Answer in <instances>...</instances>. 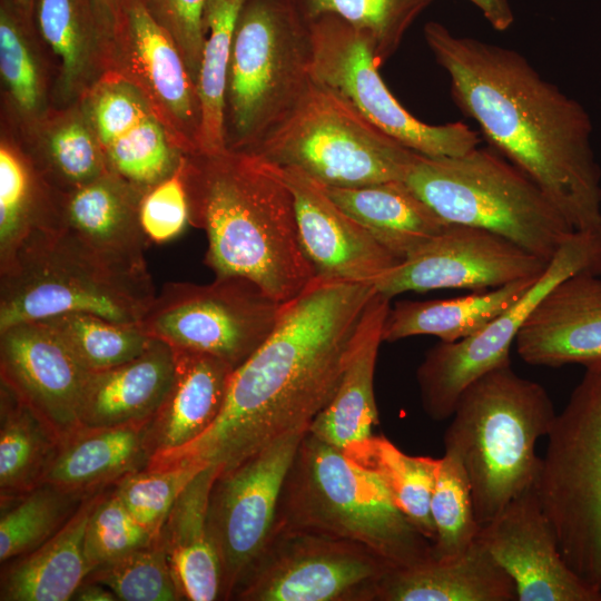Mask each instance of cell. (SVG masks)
<instances>
[{"mask_svg": "<svg viewBox=\"0 0 601 601\" xmlns=\"http://www.w3.org/2000/svg\"><path fill=\"white\" fill-rule=\"evenodd\" d=\"M156 295L149 273L110 264L65 229L41 228L0 267V332L71 312L139 324Z\"/></svg>", "mask_w": 601, "mask_h": 601, "instance_id": "8992f818", "label": "cell"}, {"mask_svg": "<svg viewBox=\"0 0 601 601\" xmlns=\"http://www.w3.org/2000/svg\"><path fill=\"white\" fill-rule=\"evenodd\" d=\"M13 2L28 18L33 19L35 0H13Z\"/></svg>", "mask_w": 601, "mask_h": 601, "instance_id": "f5cc1de1", "label": "cell"}, {"mask_svg": "<svg viewBox=\"0 0 601 601\" xmlns=\"http://www.w3.org/2000/svg\"><path fill=\"white\" fill-rule=\"evenodd\" d=\"M247 152L331 187L404 181L418 154L313 79L285 119Z\"/></svg>", "mask_w": 601, "mask_h": 601, "instance_id": "9c48e42d", "label": "cell"}, {"mask_svg": "<svg viewBox=\"0 0 601 601\" xmlns=\"http://www.w3.org/2000/svg\"><path fill=\"white\" fill-rule=\"evenodd\" d=\"M1 384L29 406L59 442L80 428L79 411L90 372L45 322L0 332Z\"/></svg>", "mask_w": 601, "mask_h": 601, "instance_id": "ffe728a7", "label": "cell"}, {"mask_svg": "<svg viewBox=\"0 0 601 601\" xmlns=\"http://www.w3.org/2000/svg\"><path fill=\"white\" fill-rule=\"evenodd\" d=\"M431 515L435 528L432 559L436 561L464 554L481 531L465 470L460 460L449 453L439 459Z\"/></svg>", "mask_w": 601, "mask_h": 601, "instance_id": "60d3db41", "label": "cell"}, {"mask_svg": "<svg viewBox=\"0 0 601 601\" xmlns=\"http://www.w3.org/2000/svg\"><path fill=\"white\" fill-rule=\"evenodd\" d=\"M374 601H518V597L512 579L477 536L456 559L392 569Z\"/></svg>", "mask_w": 601, "mask_h": 601, "instance_id": "4316f807", "label": "cell"}, {"mask_svg": "<svg viewBox=\"0 0 601 601\" xmlns=\"http://www.w3.org/2000/svg\"><path fill=\"white\" fill-rule=\"evenodd\" d=\"M183 161L173 175L149 188L142 196L140 220L149 242L161 244L171 240L189 224Z\"/></svg>", "mask_w": 601, "mask_h": 601, "instance_id": "7dc6e473", "label": "cell"}, {"mask_svg": "<svg viewBox=\"0 0 601 601\" xmlns=\"http://www.w3.org/2000/svg\"><path fill=\"white\" fill-rule=\"evenodd\" d=\"M297 9L312 20L335 14L366 31L374 42L378 67L398 49L415 19L434 0H293Z\"/></svg>", "mask_w": 601, "mask_h": 601, "instance_id": "b9f144b4", "label": "cell"}, {"mask_svg": "<svg viewBox=\"0 0 601 601\" xmlns=\"http://www.w3.org/2000/svg\"><path fill=\"white\" fill-rule=\"evenodd\" d=\"M308 23L312 79L337 92L385 134L427 157H455L480 145L479 134L461 121L428 125L412 116L380 76L366 31L335 14Z\"/></svg>", "mask_w": 601, "mask_h": 601, "instance_id": "7c38bea8", "label": "cell"}, {"mask_svg": "<svg viewBox=\"0 0 601 601\" xmlns=\"http://www.w3.org/2000/svg\"><path fill=\"white\" fill-rule=\"evenodd\" d=\"M72 599L78 600V601H115L117 600L112 591H110L105 585L98 582H93V581H87L86 583H82L76 591Z\"/></svg>", "mask_w": 601, "mask_h": 601, "instance_id": "f907efd6", "label": "cell"}, {"mask_svg": "<svg viewBox=\"0 0 601 601\" xmlns=\"http://www.w3.org/2000/svg\"><path fill=\"white\" fill-rule=\"evenodd\" d=\"M274 530L354 542L393 569L432 559L431 541L396 506L382 480L308 432L286 476Z\"/></svg>", "mask_w": 601, "mask_h": 601, "instance_id": "5b68a950", "label": "cell"}, {"mask_svg": "<svg viewBox=\"0 0 601 601\" xmlns=\"http://www.w3.org/2000/svg\"><path fill=\"white\" fill-rule=\"evenodd\" d=\"M374 284L316 278L284 303L265 342L230 376L223 407L193 442L147 467L193 466L218 475L278 437L308 428L334 395Z\"/></svg>", "mask_w": 601, "mask_h": 601, "instance_id": "6da1fadb", "label": "cell"}, {"mask_svg": "<svg viewBox=\"0 0 601 601\" xmlns=\"http://www.w3.org/2000/svg\"><path fill=\"white\" fill-rule=\"evenodd\" d=\"M42 322L90 373L134 359L152 341L138 324H121L90 313H63Z\"/></svg>", "mask_w": 601, "mask_h": 601, "instance_id": "ab89813d", "label": "cell"}, {"mask_svg": "<svg viewBox=\"0 0 601 601\" xmlns=\"http://www.w3.org/2000/svg\"><path fill=\"white\" fill-rule=\"evenodd\" d=\"M307 428L289 432L234 467L211 487L208 525L223 573L221 597L237 584L267 545L282 490Z\"/></svg>", "mask_w": 601, "mask_h": 601, "instance_id": "9a60e30c", "label": "cell"}, {"mask_svg": "<svg viewBox=\"0 0 601 601\" xmlns=\"http://www.w3.org/2000/svg\"><path fill=\"white\" fill-rule=\"evenodd\" d=\"M108 169L145 193L173 175L185 154L144 95L107 71L78 101Z\"/></svg>", "mask_w": 601, "mask_h": 601, "instance_id": "ac0fdd59", "label": "cell"}, {"mask_svg": "<svg viewBox=\"0 0 601 601\" xmlns=\"http://www.w3.org/2000/svg\"><path fill=\"white\" fill-rule=\"evenodd\" d=\"M556 414L546 390L518 375L511 364L462 392L444 433V453L465 470L481 528L536 485L542 465L536 442L548 436Z\"/></svg>", "mask_w": 601, "mask_h": 601, "instance_id": "277c9868", "label": "cell"}, {"mask_svg": "<svg viewBox=\"0 0 601 601\" xmlns=\"http://www.w3.org/2000/svg\"><path fill=\"white\" fill-rule=\"evenodd\" d=\"M272 167L293 194L299 240L316 278L374 284L402 262L336 205L319 183L296 168Z\"/></svg>", "mask_w": 601, "mask_h": 601, "instance_id": "44dd1931", "label": "cell"}, {"mask_svg": "<svg viewBox=\"0 0 601 601\" xmlns=\"http://www.w3.org/2000/svg\"><path fill=\"white\" fill-rule=\"evenodd\" d=\"M72 493L49 484H41L24 494L23 500L0 519V560L24 555L60 528Z\"/></svg>", "mask_w": 601, "mask_h": 601, "instance_id": "ee69618b", "label": "cell"}, {"mask_svg": "<svg viewBox=\"0 0 601 601\" xmlns=\"http://www.w3.org/2000/svg\"><path fill=\"white\" fill-rule=\"evenodd\" d=\"M155 538L136 520L116 492L102 500L97 499L85 535V554L90 572Z\"/></svg>", "mask_w": 601, "mask_h": 601, "instance_id": "bcb514c9", "label": "cell"}, {"mask_svg": "<svg viewBox=\"0 0 601 601\" xmlns=\"http://www.w3.org/2000/svg\"><path fill=\"white\" fill-rule=\"evenodd\" d=\"M104 19L112 29L114 20L122 0H96Z\"/></svg>", "mask_w": 601, "mask_h": 601, "instance_id": "816d5d0a", "label": "cell"}, {"mask_svg": "<svg viewBox=\"0 0 601 601\" xmlns=\"http://www.w3.org/2000/svg\"><path fill=\"white\" fill-rule=\"evenodd\" d=\"M98 497L88 501L49 540L19 556L1 580L2 601H67L90 573L85 535Z\"/></svg>", "mask_w": 601, "mask_h": 601, "instance_id": "1f68e13d", "label": "cell"}, {"mask_svg": "<svg viewBox=\"0 0 601 601\" xmlns=\"http://www.w3.org/2000/svg\"><path fill=\"white\" fill-rule=\"evenodd\" d=\"M549 263L493 231L449 224L442 233L377 278L374 286L390 299L406 292L440 288L483 292L538 277Z\"/></svg>", "mask_w": 601, "mask_h": 601, "instance_id": "e0dca14e", "label": "cell"}, {"mask_svg": "<svg viewBox=\"0 0 601 601\" xmlns=\"http://www.w3.org/2000/svg\"><path fill=\"white\" fill-rule=\"evenodd\" d=\"M480 540L512 579L518 601H601L564 561L536 485L481 528Z\"/></svg>", "mask_w": 601, "mask_h": 601, "instance_id": "d6986e66", "label": "cell"}, {"mask_svg": "<svg viewBox=\"0 0 601 601\" xmlns=\"http://www.w3.org/2000/svg\"><path fill=\"white\" fill-rule=\"evenodd\" d=\"M540 276L454 298L396 302L386 315L383 342L418 335L436 336L445 343L464 339L515 303Z\"/></svg>", "mask_w": 601, "mask_h": 601, "instance_id": "d6a6232c", "label": "cell"}, {"mask_svg": "<svg viewBox=\"0 0 601 601\" xmlns=\"http://www.w3.org/2000/svg\"><path fill=\"white\" fill-rule=\"evenodd\" d=\"M217 476L210 467L197 473L177 497L160 533L181 599L221 597V564L208 525L209 496Z\"/></svg>", "mask_w": 601, "mask_h": 601, "instance_id": "83f0119b", "label": "cell"}, {"mask_svg": "<svg viewBox=\"0 0 601 601\" xmlns=\"http://www.w3.org/2000/svg\"><path fill=\"white\" fill-rule=\"evenodd\" d=\"M36 29L59 62L55 99L77 104L110 69L111 29L96 0H35Z\"/></svg>", "mask_w": 601, "mask_h": 601, "instance_id": "cb8c5ba5", "label": "cell"}, {"mask_svg": "<svg viewBox=\"0 0 601 601\" xmlns=\"http://www.w3.org/2000/svg\"><path fill=\"white\" fill-rule=\"evenodd\" d=\"M175 368L174 348L152 338L134 359L91 372L82 392L80 427L151 421L171 388Z\"/></svg>", "mask_w": 601, "mask_h": 601, "instance_id": "d4e9b609", "label": "cell"}, {"mask_svg": "<svg viewBox=\"0 0 601 601\" xmlns=\"http://www.w3.org/2000/svg\"><path fill=\"white\" fill-rule=\"evenodd\" d=\"M151 421L76 430L59 442L41 484L76 494L134 472L150 456Z\"/></svg>", "mask_w": 601, "mask_h": 601, "instance_id": "f546056e", "label": "cell"}, {"mask_svg": "<svg viewBox=\"0 0 601 601\" xmlns=\"http://www.w3.org/2000/svg\"><path fill=\"white\" fill-rule=\"evenodd\" d=\"M484 16L486 21L497 31L508 30L514 14L509 0H469Z\"/></svg>", "mask_w": 601, "mask_h": 601, "instance_id": "681fc988", "label": "cell"}, {"mask_svg": "<svg viewBox=\"0 0 601 601\" xmlns=\"http://www.w3.org/2000/svg\"><path fill=\"white\" fill-rule=\"evenodd\" d=\"M245 0H207L206 39L197 80L200 105L199 152L226 150L225 95L236 22Z\"/></svg>", "mask_w": 601, "mask_h": 601, "instance_id": "74e56055", "label": "cell"}, {"mask_svg": "<svg viewBox=\"0 0 601 601\" xmlns=\"http://www.w3.org/2000/svg\"><path fill=\"white\" fill-rule=\"evenodd\" d=\"M514 345L530 365H601V278L578 273L552 287L524 321Z\"/></svg>", "mask_w": 601, "mask_h": 601, "instance_id": "7402d4cb", "label": "cell"}, {"mask_svg": "<svg viewBox=\"0 0 601 601\" xmlns=\"http://www.w3.org/2000/svg\"><path fill=\"white\" fill-rule=\"evenodd\" d=\"M87 579L105 585L121 601L181 599L160 535L97 566Z\"/></svg>", "mask_w": 601, "mask_h": 601, "instance_id": "7bdbcfd3", "label": "cell"}, {"mask_svg": "<svg viewBox=\"0 0 601 601\" xmlns=\"http://www.w3.org/2000/svg\"><path fill=\"white\" fill-rule=\"evenodd\" d=\"M392 569L354 542L274 530L231 597L243 601H374Z\"/></svg>", "mask_w": 601, "mask_h": 601, "instance_id": "5bb4252c", "label": "cell"}, {"mask_svg": "<svg viewBox=\"0 0 601 601\" xmlns=\"http://www.w3.org/2000/svg\"><path fill=\"white\" fill-rule=\"evenodd\" d=\"M174 351V382L150 424V456L185 446L213 424L223 407L235 370L209 354Z\"/></svg>", "mask_w": 601, "mask_h": 601, "instance_id": "f1b7e54d", "label": "cell"}, {"mask_svg": "<svg viewBox=\"0 0 601 601\" xmlns=\"http://www.w3.org/2000/svg\"><path fill=\"white\" fill-rule=\"evenodd\" d=\"M55 190L16 142L0 144V267L35 230L55 220Z\"/></svg>", "mask_w": 601, "mask_h": 601, "instance_id": "e575fe53", "label": "cell"}, {"mask_svg": "<svg viewBox=\"0 0 601 601\" xmlns=\"http://www.w3.org/2000/svg\"><path fill=\"white\" fill-rule=\"evenodd\" d=\"M35 21L0 0V73L10 104L27 129L48 112L46 80L33 38Z\"/></svg>", "mask_w": 601, "mask_h": 601, "instance_id": "f35d334b", "label": "cell"}, {"mask_svg": "<svg viewBox=\"0 0 601 601\" xmlns=\"http://www.w3.org/2000/svg\"><path fill=\"white\" fill-rule=\"evenodd\" d=\"M404 183L444 221L493 231L546 262L575 233L524 171L487 148L417 154Z\"/></svg>", "mask_w": 601, "mask_h": 601, "instance_id": "52a82bcc", "label": "cell"}, {"mask_svg": "<svg viewBox=\"0 0 601 601\" xmlns=\"http://www.w3.org/2000/svg\"><path fill=\"white\" fill-rule=\"evenodd\" d=\"M390 307L391 299L375 292L364 311L339 384L307 428L339 451L371 437L373 427L378 424L374 373Z\"/></svg>", "mask_w": 601, "mask_h": 601, "instance_id": "484cf974", "label": "cell"}, {"mask_svg": "<svg viewBox=\"0 0 601 601\" xmlns=\"http://www.w3.org/2000/svg\"><path fill=\"white\" fill-rule=\"evenodd\" d=\"M546 437L541 504L566 564L601 591V365L585 368Z\"/></svg>", "mask_w": 601, "mask_h": 601, "instance_id": "30bf717a", "label": "cell"}, {"mask_svg": "<svg viewBox=\"0 0 601 601\" xmlns=\"http://www.w3.org/2000/svg\"><path fill=\"white\" fill-rule=\"evenodd\" d=\"M27 132L37 140L23 150L56 191H70L110 171L79 102L49 110Z\"/></svg>", "mask_w": 601, "mask_h": 601, "instance_id": "836d02e7", "label": "cell"}, {"mask_svg": "<svg viewBox=\"0 0 601 601\" xmlns=\"http://www.w3.org/2000/svg\"><path fill=\"white\" fill-rule=\"evenodd\" d=\"M144 194L111 171L70 191L55 190L51 227L70 233L117 267L148 273L145 249L149 239L140 220Z\"/></svg>", "mask_w": 601, "mask_h": 601, "instance_id": "603a6c76", "label": "cell"}, {"mask_svg": "<svg viewBox=\"0 0 601 601\" xmlns=\"http://www.w3.org/2000/svg\"><path fill=\"white\" fill-rule=\"evenodd\" d=\"M424 38L455 105L550 198L574 231L601 230L600 171L584 109L518 51L430 21Z\"/></svg>", "mask_w": 601, "mask_h": 601, "instance_id": "7a4b0ae2", "label": "cell"}, {"mask_svg": "<svg viewBox=\"0 0 601 601\" xmlns=\"http://www.w3.org/2000/svg\"><path fill=\"white\" fill-rule=\"evenodd\" d=\"M110 69L148 100L185 155L199 152L197 87L166 28L144 0H122L114 20Z\"/></svg>", "mask_w": 601, "mask_h": 601, "instance_id": "2e32d148", "label": "cell"}, {"mask_svg": "<svg viewBox=\"0 0 601 601\" xmlns=\"http://www.w3.org/2000/svg\"><path fill=\"white\" fill-rule=\"evenodd\" d=\"M342 452L382 480L396 506L432 544L431 499L439 459L408 455L384 435H372Z\"/></svg>", "mask_w": 601, "mask_h": 601, "instance_id": "d590c367", "label": "cell"}, {"mask_svg": "<svg viewBox=\"0 0 601 601\" xmlns=\"http://www.w3.org/2000/svg\"><path fill=\"white\" fill-rule=\"evenodd\" d=\"M322 186L336 205L401 260L449 225L401 180L362 187Z\"/></svg>", "mask_w": 601, "mask_h": 601, "instance_id": "4dcf8cb0", "label": "cell"}, {"mask_svg": "<svg viewBox=\"0 0 601 601\" xmlns=\"http://www.w3.org/2000/svg\"><path fill=\"white\" fill-rule=\"evenodd\" d=\"M200 471L180 465L130 472L121 477L115 492L136 520L158 536L177 497Z\"/></svg>", "mask_w": 601, "mask_h": 601, "instance_id": "f6af8a7d", "label": "cell"}, {"mask_svg": "<svg viewBox=\"0 0 601 601\" xmlns=\"http://www.w3.org/2000/svg\"><path fill=\"white\" fill-rule=\"evenodd\" d=\"M309 23L293 0H245L234 31L225 95V142L255 148L306 91Z\"/></svg>", "mask_w": 601, "mask_h": 601, "instance_id": "ba28073f", "label": "cell"}, {"mask_svg": "<svg viewBox=\"0 0 601 601\" xmlns=\"http://www.w3.org/2000/svg\"><path fill=\"white\" fill-rule=\"evenodd\" d=\"M154 17L170 33L197 86L206 30L204 10L207 0H144Z\"/></svg>", "mask_w": 601, "mask_h": 601, "instance_id": "c3c4849f", "label": "cell"}, {"mask_svg": "<svg viewBox=\"0 0 601 601\" xmlns=\"http://www.w3.org/2000/svg\"><path fill=\"white\" fill-rule=\"evenodd\" d=\"M578 273L601 274V230L575 231L538 280L475 334L430 348L416 370L424 412L433 421L452 416L462 392L484 374L510 365V349L524 321L558 283Z\"/></svg>", "mask_w": 601, "mask_h": 601, "instance_id": "4fadbf2b", "label": "cell"}, {"mask_svg": "<svg viewBox=\"0 0 601 601\" xmlns=\"http://www.w3.org/2000/svg\"><path fill=\"white\" fill-rule=\"evenodd\" d=\"M283 305L240 276L170 282L138 325L174 349L209 354L236 368L270 335Z\"/></svg>", "mask_w": 601, "mask_h": 601, "instance_id": "8fae6325", "label": "cell"}, {"mask_svg": "<svg viewBox=\"0 0 601 601\" xmlns=\"http://www.w3.org/2000/svg\"><path fill=\"white\" fill-rule=\"evenodd\" d=\"M189 224L207 237L215 276H240L278 303L298 296L315 270L302 247L294 197L272 165L247 151L185 155Z\"/></svg>", "mask_w": 601, "mask_h": 601, "instance_id": "3957f363", "label": "cell"}, {"mask_svg": "<svg viewBox=\"0 0 601 601\" xmlns=\"http://www.w3.org/2000/svg\"><path fill=\"white\" fill-rule=\"evenodd\" d=\"M58 444L53 431L1 384V497L24 495L40 485Z\"/></svg>", "mask_w": 601, "mask_h": 601, "instance_id": "8d00e7d4", "label": "cell"}]
</instances>
